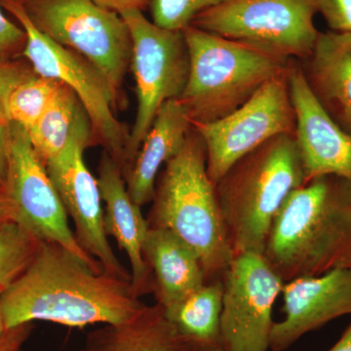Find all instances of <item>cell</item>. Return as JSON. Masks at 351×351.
<instances>
[{"instance_id": "6da1fadb", "label": "cell", "mask_w": 351, "mask_h": 351, "mask_svg": "<svg viewBox=\"0 0 351 351\" xmlns=\"http://www.w3.org/2000/svg\"><path fill=\"white\" fill-rule=\"evenodd\" d=\"M2 304L7 330L34 321L77 328L120 324L145 306L130 280L43 241L24 274L2 292Z\"/></svg>"}, {"instance_id": "7a4b0ae2", "label": "cell", "mask_w": 351, "mask_h": 351, "mask_svg": "<svg viewBox=\"0 0 351 351\" xmlns=\"http://www.w3.org/2000/svg\"><path fill=\"white\" fill-rule=\"evenodd\" d=\"M263 256L284 282L351 270V182L322 176L294 189L272 223Z\"/></svg>"}, {"instance_id": "3957f363", "label": "cell", "mask_w": 351, "mask_h": 351, "mask_svg": "<svg viewBox=\"0 0 351 351\" xmlns=\"http://www.w3.org/2000/svg\"><path fill=\"white\" fill-rule=\"evenodd\" d=\"M152 203L149 228L170 230L189 245L206 283L223 279L234 253L207 173L206 147L193 127L181 152L159 173Z\"/></svg>"}, {"instance_id": "277c9868", "label": "cell", "mask_w": 351, "mask_h": 351, "mask_svg": "<svg viewBox=\"0 0 351 351\" xmlns=\"http://www.w3.org/2000/svg\"><path fill=\"white\" fill-rule=\"evenodd\" d=\"M304 184L294 135L270 138L228 168L215 189L234 256L263 254L284 201Z\"/></svg>"}, {"instance_id": "5b68a950", "label": "cell", "mask_w": 351, "mask_h": 351, "mask_svg": "<svg viewBox=\"0 0 351 351\" xmlns=\"http://www.w3.org/2000/svg\"><path fill=\"white\" fill-rule=\"evenodd\" d=\"M184 34L189 47V73L179 100L193 124L228 117L265 83L287 69L293 60L193 25Z\"/></svg>"}, {"instance_id": "8992f818", "label": "cell", "mask_w": 351, "mask_h": 351, "mask_svg": "<svg viewBox=\"0 0 351 351\" xmlns=\"http://www.w3.org/2000/svg\"><path fill=\"white\" fill-rule=\"evenodd\" d=\"M17 1L41 34L93 64L119 99L130 68L132 39L119 13L93 0Z\"/></svg>"}, {"instance_id": "52a82bcc", "label": "cell", "mask_w": 351, "mask_h": 351, "mask_svg": "<svg viewBox=\"0 0 351 351\" xmlns=\"http://www.w3.org/2000/svg\"><path fill=\"white\" fill-rule=\"evenodd\" d=\"M0 6L27 34L22 58L36 75L56 80L73 90L91 121L93 142L103 145L122 169L129 133L115 115L120 101L105 76L80 54L41 34L17 0H0Z\"/></svg>"}, {"instance_id": "ba28073f", "label": "cell", "mask_w": 351, "mask_h": 351, "mask_svg": "<svg viewBox=\"0 0 351 351\" xmlns=\"http://www.w3.org/2000/svg\"><path fill=\"white\" fill-rule=\"evenodd\" d=\"M130 31L137 113L129 133L122 173L127 169L157 113L166 101L179 99L188 82L189 53L184 31L158 27L141 10L120 13Z\"/></svg>"}, {"instance_id": "9c48e42d", "label": "cell", "mask_w": 351, "mask_h": 351, "mask_svg": "<svg viewBox=\"0 0 351 351\" xmlns=\"http://www.w3.org/2000/svg\"><path fill=\"white\" fill-rule=\"evenodd\" d=\"M313 0H226L198 14L191 25L285 59L304 60L320 32Z\"/></svg>"}, {"instance_id": "30bf717a", "label": "cell", "mask_w": 351, "mask_h": 351, "mask_svg": "<svg viewBox=\"0 0 351 351\" xmlns=\"http://www.w3.org/2000/svg\"><path fill=\"white\" fill-rule=\"evenodd\" d=\"M289 68L290 64L228 117L193 124L206 147L207 173L214 184L233 163L270 138L295 136L297 119L291 98Z\"/></svg>"}, {"instance_id": "8fae6325", "label": "cell", "mask_w": 351, "mask_h": 351, "mask_svg": "<svg viewBox=\"0 0 351 351\" xmlns=\"http://www.w3.org/2000/svg\"><path fill=\"white\" fill-rule=\"evenodd\" d=\"M9 130L5 193L12 207V221L41 241L54 242L83 260L99 263L78 244L59 193L46 166L32 149L27 132L14 123H10Z\"/></svg>"}, {"instance_id": "7c38bea8", "label": "cell", "mask_w": 351, "mask_h": 351, "mask_svg": "<svg viewBox=\"0 0 351 351\" xmlns=\"http://www.w3.org/2000/svg\"><path fill=\"white\" fill-rule=\"evenodd\" d=\"M223 351H269L272 308L284 281L263 254L234 256L223 277Z\"/></svg>"}, {"instance_id": "4fadbf2b", "label": "cell", "mask_w": 351, "mask_h": 351, "mask_svg": "<svg viewBox=\"0 0 351 351\" xmlns=\"http://www.w3.org/2000/svg\"><path fill=\"white\" fill-rule=\"evenodd\" d=\"M90 145L92 142L88 138H75L59 156L46 164V169L66 214L73 219L80 246L100 263L106 274L131 281L130 274L108 242L100 186L84 160L85 149Z\"/></svg>"}, {"instance_id": "5bb4252c", "label": "cell", "mask_w": 351, "mask_h": 351, "mask_svg": "<svg viewBox=\"0 0 351 351\" xmlns=\"http://www.w3.org/2000/svg\"><path fill=\"white\" fill-rule=\"evenodd\" d=\"M289 82L304 184L328 175L351 182L350 134L343 130L316 100L307 86L299 60H291Z\"/></svg>"}, {"instance_id": "9a60e30c", "label": "cell", "mask_w": 351, "mask_h": 351, "mask_svg": "<svg viewBox=\"0 0 351 351\" xmlns=\"http://www.w3.org/2000/svg\"><path fill=\"white\" fill-rule=\"evenodd\" d=\"M285 318L274 322L269 351H285L307 332L351 314V270L335 269L284 283Z\"/></svg>"}, {"instance_id": "2e32d148", "label": "cell", "mask_w": 351, "mask_h": 351, "mask_svg": "<svg viewBox=\"0 0 351 351\" xmlns=\"http://www.w3.org/2000/svg\"><path fill=\"white\" fill-rule=\"evenodd\" d=\"M97 180L105 204L106 232L117 240L128 257L134 292L138 298L154 293V277L143 252L149 223L141 211L142 207L129 195L121 167L107 152L101 154Z\"/></svg>"}, {"instance_id": "e0dca14e", "label": "cell", "mask_w": 351, "mask_h": 351, "mask_svg": "<svg viewBox=\"0 0 351 351\" xmlns=\"http://www.w3.org/2000/svg\"><path fill=\"white\" fill-rule=\"evenodd\" d=\"M300 64L321 107L351 135V34L320 32L313 52Z\"/></svg>"}, {"instance_id": "ac0fdd59", "label": "cell", "mask_w": 351, "mask_h": 351, "mask_svg": "<svg viewBox=\"0 0 351 351\" xmlns=\"http://www.w3.org/2000/svg\"><path fill=\"white\" fill-rule=\"evenodd\" d=\"M191 128V117L179 99L164 104L135 158L122 173L129 195L138 206L152 202L159 173L181 152Z\"/></svg>"}, {"instance_id": "d6986e66", "label": "cell", "mask_w": 351, "mask_h": 351, "mask_svg": "<svg viewBox=\"0 0 351 351\" xmlns=\"http://www.w3.org/2000/svg\"><path fill=\"white\" fill-rule=\"evenodd\" d=\"M143 252L154 277L156 304L164 308L206 283L197 254L170 230L149 228Z\"/></svg>"}, {"instance_id": "ffe728a7", "label": "cell", "mask_w": 351, "mask_h": 351, "mask_svg": "<svg viewBox=\"0 0 351 351\" xmlns=\"http://www.w3.org/2000/svg\"><path fill=\"white\" fill-rule=\"evenodd\" d=\"M80 351H195L165 317L163 307L145 304L132 319L90 332Z\"/></svg>"}, {"instance_id": "44dd1931", "label": "cell", "mask_w": 351, "mask_h": 351, "mask_svg": "<svg viewBox=\"0 0 351 351\" xmlns=\"http://www.w3.org/2000/svg\"><path fill=\"white\" fill-rule=\"evenodd\" d=\"M223 281L207 282L164 308L165 317L195 351H223L221 339Z\"/></svg>"}, {"instance_id": "7402d4cb", "label": "cell", "mask_w": 351, "mask_h": 351, "mask_svg": "<svg viewBox=\"0 0 351 351\" xmlns=\"http://www.w3.org/2000/svg\"><path fill=\"white\" fill-rule=\"evenodd\" d=\"M27 135L32 149L44 165L59 156L76 138H88L94 143L86 110L73 90L64 84Z\"/></svg>"}, {"instance_id": "603a6c76", "label": "cell", "mask_w": 351, "mask_h": 351, "mask_svg": "<svg viewBox=\"0 0 351 351\" xmlns=\"http://www.w3.org/2000/svg\"><path fill=\"white\" fill-rule=\"evenodd\" d=\"M63 83L34 73L14 88L7 101L9 123L29 132L55 101Z\"/></svg>"}, {"instance_id": "cb8c5ba5", "label": "cell", "mask_w": 351, "mask_h": 351, "mask_svg": "<svg viewBox=\"0 0 351 351\" xmlns=\"http://www.w3.org/2000/svg\"><path fill=\"white\" fill-rule=\"evenodd\" d=\"M43 243L16 221L0 223V289L5 290L29 267Z\"/></svg>"}, {"instance_id": "d4e9b609", "label": "cell", "mask_w": 351, "mask_h": 351, "mask_svg": "<svg viewBox=\"0 0 351 351\" xmlns=\"http://www.w3.org/2000/svg\"><path fill=\"white\" fill-rule=\"evenodd\" d=\"M226 0H152V22L163 29L184 31L198 14Z\"/></svg>"}, {"instance_id": "484cf974", "label": "cell", "mask_w": 351, "mask_h": 351, "mask_svg": "<svg viewBox=\"0 0 351 351\" xmlns=\"http://www.w3.org/2000/svg\"><path fill=\"white\" fill-rule=\"evenodd\" d=\"M34 69L27 61L20 59H0V120L9 123L6 106L14 88L34 75Z\"/></svg>"}, {"instance_id": "4316f807", "label": "cell", "mask_w": 351, "mask_h": 351, "mask_svg": "<svg viewBox=\"0 0 351 351\" xmlns=\"http://www.w3.org/2000/svg\"><path fill=\"white\" fill-rule=\"evenodd\" d=\"M313 3L332 32L351 34V0H313Z\"/></svg>"}, {"instance_id": "83f0119b", "label": "cell", "mask_w": 351, "mask_h": 351, "mask_svg": "<svg viewBox=\"0 0 351 351\" xmlns=\"http://www.w3.org/2000/svg\"><path fill=\"white\" fill-rule=\"evenodd\" d=\"M1 8L0 6V59H19L27 43V34L21 25L14 24L4 15Z\"/></svg>"}, {"instance_id": "f1b7e54d", "label": "cell", "mask_w": 351, "mask_h": 351, "mask_svg": "<svg viewBox=\"0 0 351 351\" xmlns=\"http://www.w3.org/2000/svg\"><path fill=\"white\" fill-rule=\"evenodd\" d=\"M10 123L0 120V193H5L8 174L9 144H10Z\"/></svg>"}, {"instance_id": "f546056e", "label": "cell", "mask_w": 351, "mask_h": 351, "mask_svg": "<svg viewBox=\"0 0 351 351\" xmlns=\"http://www.w3.org/2000/svg\"><path fill=\"white\" fill-rule=\"evenodd\" d=\"M31 324L6 330L5 334L0 339V351H21V346L31 332Z\"/></svg>"}, {"instance_id": "4dcf8cb0", "label": "cell", "mask_w": 351, "mask_h": 351, "mask_svg": "<svg viewBox=\"0 0 351 351\" xmlns=\"http://www.w3.org/2000/svg\"><path fill=\"white\" fill-rule=\"evenodd\" d=\"M98 5L112 10L113 12L123 13L129 10H141L151 4L152 0H93Z\"/></svg>"}, {"instance_id": "1f68e13d", "label": "cell", "mask_w": 351, "mask_h": 351, "mask_svg": "<svg viewBox=\"0 0 351 351\" xmlns=\"http://www.w3.org/2000/svg\"><path fill=\"white\" fill-rule=\"evenodd\" d=\"M328 351H351V324L346 328L339 341Z\"/></svg>"}, {"instance_id": "d6a6232c", "label": "cell", "mask_w": 351, "mask_h": 351, "mask_svg": "<svg viewBox=\"0 0 351 351\" xmlns=\"http://www.w3.org/2000/svg\"><path fill=\"white\" fill-rule=\"evenodd\" d=\"M12 219V207L6 193H0V223Z\"/></svg>"}, {"instance_id": "836d02e7", "label": "cell", "mask_w": 351, "mask_h": 351, "mask_svg": "<svg viewBox=\"0 0 351 351\" xmlns=\"http://www.w3.org/2000/svg\"><path fill=\"white\" fill-rule=\"evenodd\" d=\"M2 292H3V291L0 289V339L5 334L7 330L5 319H4L3 304H2Z\"/></svg>"}, {"instance_id": "e575fe53", "label": "cell", "mask_w": 351, "mask_h": 351, "mask_svg": "<svg viewBox=\"0 0 351 351\" xmlns=\"http://www.w3.org/2000/svg\"><path fill=\"white\" fill-rule=\"evenodd\" d=\"M21 351H22V350H21Z\"/></svg>"}]
</instances>
